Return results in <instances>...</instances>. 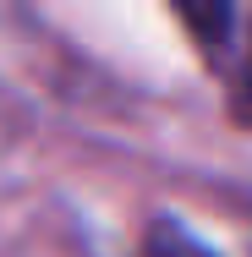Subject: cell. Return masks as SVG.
<instances>
[{
    "label": "cell",
    "mask_w": 252,
    "mask_h": 257,
    "mask_svg": "<svg viewBox=\"0 0 252 257\" xmlns=\"http://www.w3.org/2000/svg\"><path fill=\"white\" fill-rule=\"evenodd\" d=\"M143 257H214L203 246L198 235H187L176 219H148V230H143Z\"/></svg>",
    "instance_id": "obj_1"
},
{
    "label": "cell",
    "mask_w": 252,
    "mask_h": 257,
    "mask_svg": "<svg viewBox=\"0 0 252 257\" xmlns=\"http://www.w3.org/2000/svg\"><path fill=\"white\" fill-rule=\"evenodd\" d=\"M230 109H236V115L252 126V44H247V60H241V82H236V99H230Z\"/></svg>",
    "instance_id": "obj_2"
},
{
    "label": "cell",
    "mask_w": 252,
    "mask_h": 257,
    "mask_svg": "<svg viewBox=\"0 0 252 257\" xmlns=\"http://www.w3.org/2000/svg\"><path fill=\"white\" fill-rule=\"evenodd\" d=\"M11 143H17V120H11V109H6V99H0V159L11 154Z\"/></svg>",
    "instance_id": "obj_3"
}]
</instances>
